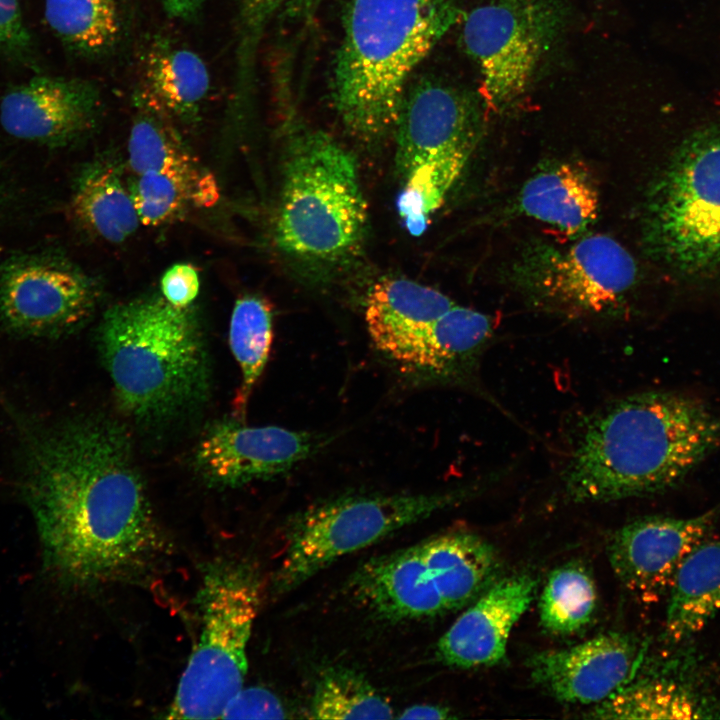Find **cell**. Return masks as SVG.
Instances as JSON below:
<instances>
[{
  "label": "cell",
  "instance_id": "obj_21",
  "mask_svg": "<svg viewBox=\"0 0 720 720\" xmlns=\"http://www.w3.org/2000/svg\"><path fill=\"white\" fill-rule=\"evenodd\" d=\"M492 331L488 315L455 304L434 320L397 362L432 376L453 377L472 368Z\"/></svg>",
  "mask_w": 720,
  "mask_h": 720
},
{
  "label": "cell",
  "instance_id": "obj_4",
  "mask_svg": "<svg viewBox=\"0 0 720 720\" xmlns=\"http://www.w3.org/2000/svg\"><path fill=\"white\" fill-rule=\"evenodd\" d=\"M100 348L120 407L142 420L170 416L198 400L207 380L198 324L162 296L111 307Z\"/></svg>",
  "mask_w": 720,
  "mask_h": 720
},
{
  "label": "cell",
  "instance_id": "obj_34",
  "mask_svg": "<svg viewBox=\"0 0 720 720\" xmlns=\"http://www.w3.org/2000/svg\"><path fill=\"white\" fill-rule=\"evenodd\" d=\"M199 288L198 272L188 263H177L168 268L160 282L162 297L179 308L189 307L196 299Z\"/></svg>",
  "mask_w": 720,
  "mask_h": 720
},
{
  "label": "cell",
  "instance_id": "obj_17",
  "mask_svg": "<svg viewBox=\"0 0 720 720\" xmlns=\"http://www.w3.org/2000/svg\"><path fill=\"white\" fill-rule=\"evenodd\" d=\"M99 108L100 93L92 82L41 75L4 94L0 123L15 138L60 146L90 130Z\"/></svg>",
  "mask_w": 720,
  "mask_h": 720
},
{
  "label": "cell",
  "instance_id": "obj_6",
  "mask_svg": "<svg viewBox=\"0 0 720 720\" xmlns=\"http://www.w3.org/2000/svg\"><path fill=\"white\" fill-rule=\"evenodd\" d=\"M495 548L466 531L370 558L350 576L352 599L387 622L429 619L472 603L498 578Z\"/></svg>",
  "mask_w": 720,
  "mask_h": 720
},
{
  "label": "cell",
  "instance_id": "obj_9",
  "mask_svg": "<svg viewBox=\"0 0 720 720\" xmlns=\"http://www.w3.org/2000/svg\"><path fill=\"white\" fill-rule=\"evenodd\" d=\"M642 235L649 256L681 275L720 266V123L686 138L656 178Z\"/></svg>",
  "mask_w": 720,
  "mask_h": 720
},
{
  "label": "cell",
  "instance_id": "obj_20",
  "mask_svg": "<svg viewBox=\"0 0 720 720\" xmlns=\"http://www.w3.org/2000/svg\"><path fill=\"white\" fill-rule=\"evenodd\" d=\"M519 208L570 237L581 235L599 212V194L589 172L573 162L540 170L523 185Z\"/></svg>",
  "mask_w": 720,
  "mask_h": 720
},
{
  "label": "cell",
  "instance_id": "obj_30",
  "mask_svg": "<svg viewBox=\"0 0 720 720\" xmlns=\"http://www.w3.org/2000/svg\"><path fill=\"white\" fill-rule=\"evenodd\" d=\"M313 719H391L390 703L359 672L333 667L321 674L309 706Z\"/></svg>",
  "mask_w": 720,
  "mask_h": 720
},
{
  "label": "cell",
  "instance_id": "obj_32",
  "mask_svg": "<svg viewBox=\"0 0 720 720\" xmlns=\"http://www.w3.org/2000/svg\"><path fill=\"white\" fill-rule=\"evenodd\" d=\"M286 717L284 705L274 693L260 687H243L228 702L220 719H283Z\"/></svg>",
  "mask_w": 720,
  "mask_h": 720
},
{
  "label": "cell",
  "instance_id": "obj_10",
  "mask_svg": "<svg viewBox=\"0 0 720 720\" xmlns=\"http://www.w3.org/2000/svg\"><path fill=\"white\" fill-rule=\"evenodd\" d=\"M476 487L417 494H351L313 504L288 523L273 586L290 592L338 559L455 506Z\"/></svg>",
  "mask_w": 720,
  "mask_h": 720
},
{
  "label": "cell",
  "instance_id": "obj_22",
  "mask_svg": "<svg viewBox=\"0 0 720 720\" xmlns=\"http://www.w3.org/2000/svg\"><path fill=\"white\" fill-rule=\"evenodd\" d=\"M138 88L150 95L172 117H192L210 90V73L193 50L168 38L154 39L140 61Z\"/></svg>",
  "mask_w": 720,
  "mask_h": 720
},
{
  "label": "cell",
  "instance_id": "obj_25",
  "mask_svg": "<svg viewBox=\"0 0 720 720\" xmlns=\"http://www.w3.org/2000/svg\"><path fill=\"white\" fill-rule=\"evenodd\" d=\"M136 114L128 139V164L135 176L162 172L187 178L201 173L173 128L172 116L150 95L138 88Z\"/></svg>",
  "mask_w": 720,
  "mask_h": 720
},
{
  "label": "cell",
  "instance_id": "obj_14",
  "mask_svg": "<svg viewBox=\"0 0 720 720\" xmlns=\"http://www.w3.org/2000/svg\"><path fill=\"white\" fill-rule=\"evenodd\" d=\"M331 440L326 434L223 421L202 437L195 464L208 484L234 488L287 473Z\"/></svg>",
  "mask_w": 720,
  "mask_h": 720
},
{
  "label": "cell",
  "instance_id": "obj_19",
  "mask_svg": "<svg viewBox=\"0 0 720 720\" xmlns=\"http://www.w3.org/2000/svg\"><path fill=\"white\" fill-rule=\"evenodd\" d=\"M455 303L442 292L403 278L384 279L370 290L365 322L376 348L398 361L409 345Z\"/></svg>",
  "mask_w": 720,
  "mask_h": 720
},
{
  "label": "cell",
  "instance_id": "obj_15",
  "mask_svg": "<svg viewBox=\"0 0 720 720\" xmlns=\"http://www.w3.org/2000/svg\"><path fill=\"white\" fill-rule=\"evenodd\" d=\"M718 509L688 518L653 515L631 521L610 537L607 553L620 583L645 599L668 593L687 555L713 530Z\"/></svg>",
  "mask_w": 720,
  "mask_h": 720
},
{
  "label": "cell",
  "instance_id": "obj_29",
  "mask_svg": "<svg viewBox=\"0 0 720 720\" xmlns=\"http://www.w3.org/2000/svg\"><path fill=\"white\" fill-rule=\"evenodd\" d=\"M597 607V590L590 571L580 562L554 569L547 578L539 600L543 629L568 635L587 626Z\"/></svg>",
  "mask_w": 720,
  "mask_h": 720
},
{
  "label": "cell",
  "instance_id": "obj_31",
  "mask_svg": "<svg viewBox=\"0 0 720 720\" xmlns=\"http://www.w3.org/2000/svg\"><path fill=\"white\" fill-rule=\"evenodd\" d=\"M141 224L157 226L174 218L191 201L212 205L218 196L213 176L187 178L170 173L147 172L136 176L130 188Z\"/></svg>",
  "mask_w": 720,
  "mask_h": 720
},
{
  "label": "cell",
  "instance_id": "obj_18",
  "mask_svg": "<svg viewBox=\"0 0 720 720\" xmlns=\"http://www.w3.org/2000/svg\"><path fill=\"white\" fill-rule=\"evenodd\" d=\"M537 581L520 573L497 579L455 620L436 645L438 660L471 669L499 663L512 628L531 605Z\"/></svg>",
  "mask_w": 720,
  "mask_h": 720
},
{
  "label": "cell",
  "instance_id": "obj_8",
  "mask_svg": "<svg viewBox=\"0 0 720 720\" xmlns=\"http://www.w3.org/2000/svg\"><path fill=\"white\" fill-rule=\"evenodd\" d=\"M195 602L200 637L167 710V719H220L243 688L247 647L260 605L255 571L235 560L205 565Z\"/></svg>",
  "mask_w": 720,
  "mask_h": 720
},
{
  "label": "cell",
  "instance_id": "obj_35",
  "mask_svg": "<svg viewBox=\"0 0 720 720\" xmlns=\"http://www.w3.org/2000/svg\"><path fill=\"white\" fill-rule=\"evenodd\" d=\"M31 46L19 0H0V50L22 53Z\"/></svg>",
  "mask_w": 720,
  "mask_h": 720
},
{
  "label": "cell",
  "instance_id": "obj_3",
  "mask_svg": "<svg viewBox=\"0 0 720 720\" xmlns=\"http://www.w3.org/2000/svg\"><path fill=\"white\" fill-rule=\"evenodd\" d=\"M457 0H350L332 78L346 130L364 142L394 132L407 80L463 17Z\"/></svg>",
  "mask_w": 720,
  "mask_h": 720
},
{
  "label": "cell",
  "instance_id": "obj_36",
  "mask_svg": "<svg viewBox=\"0 0 720 720\" xmlns=\"http://www.w3.org/2000/svg\"><path fill=\"white\" fill-rule=\"evenodd\" d=\"M206 0H162L168 16L188 21L198 16Z\"/></svg>",
  "mask_w": 720,
  "mask_h": 720
},
{
  "label": "cell",
  "instance_id": "obj_33",
  "mask_svg": "<svg viewBox=\"0 0 720 720\" xmlns=\"http://www.w3.org/2000/svg\"><path fill=\"white\" fill-rule=\"evenodd\" d=\"M322 0H244V17L248 27L262 28L276 17L302 18Z\"/></svg>",
  "mask_w": 720,
  "mask_h": 720
},
{
  "label": "cell",
  "instance_id": "obj_23",
  "mask_svg": "<svg viewBox=\"0 0 720 720\" xmlns=\"http://www.w3.org/2000/svg\"><path fill=\"white\" fill-rule=\"evenodd\" d=\"M665 635L681 642L720 611V540L697 545L678 568L668 592Z\"/></svg>",
  "mask_w": 720,
  "mask_h": 720
},
{
  "label": "cell",
  "instance_id": "obj_37",
  "mask_svg": "<svg viewBox=\"0 0 720 720\" xmlns=\"http://www.w3.org/2000/svg\"><path fill=\"white\" fill-rule=\"evenodd\" d=\"M399 719H447L453 718L447 708L432 704H418L406 708L401 714L395 716Z\"/></svg>",
  "mask_w": 720,
  "mask_h": 720
},
{
  "label": "cell",
  "instance_id": "obj_12",
  "mask_svg": "<svg viewBox=\"0 0 720 720\" xmlns=\"http://www.w3.org/2000/svg\"><path fill=\"white\" fill-rule=\"evenodd\" d=\"M562 24L561 9L548 0H496L463 16L461 38L486 110L504 111L523 96Z\"/></svg>",
  "mask_w": 720,
  "mask_h": 720
},
{
  "label": "cell",
  "instance_id": "obj_11",
  "mask_svg": "<svg viewBox=\"0 0 720 720\" xmlns=\"http://www.w3.org/2000/svg\"><path fill=\"white\" fill-rule=\"evenodd\" d=\"M633 256L604 234L567 247L535 241L516 258L511 279L532 302L567 316L615 311L637 281Z\"/></svg>",
  "mask_w": 720,
  "mask_h": 720
},
{
  "label": "cell",
  "instance_id": "obj_5",
  "mask_svg": "<svg viewBox=\"0 0 720 720\" xmlns=\"http://www.w3.org/2000/svg\"><path fill=\"white\" fill-rule=\"evenodd\" d=\"M367 220L354 156L323 131H297L284 167L275 223L278 248L310 272L329 273L359 254Z\"/></svg>",
  "mask_w": 720,
  "mask_h": 720
},
{
  "label": "cell",
  "instance_id": "obj_28",
  "mask_svg": "<svg viewBox=\"0 0 720 720\" xmlns=\"http://www.w3.org/2000/svg\"><path fill=\"white\" fill-rule=\"evenodd\" d=\"M272 340L273 312L270 303L255 295L239 298L229 326L230 348L242 376L240 389L233 401L234 413L239 421L245 415L252 389L265 368Z\"/></svg>",
  "mask_w": 720,
  "mask_h": 720
},
{
  "label": "cell",
  "instance_id": "obj_38",
  "mask_svg": "<svg viewBox=\"0 0 720 720\" xmlns=\"http://www.w3.org/2000/svg\"><path fill=\"white\" fill-rule=\"evenodd\" d=\"M4 205H5V191H4V186H3L1 178H0V216L3 212Z\"/></svg>",
  "mask_w": 720,
  "mask_h": 720
},
{
  "label": "cell",
  "instance_id": "obj_27",
  "mask_svg": "<svg viewBox=\"0 0 720 720\" xmlns=\"http://www.w3.org/2000/svg\"><path fill=\"white\" fill-rule=\"evenodd\" d=\"M44 15L56 36L84 55L104 54L120 38V0H45Z\"/></svg>",
  "mask_w": 720,
  "mask_h": 720
},
{
  "label": "cell",
  "instance_id": "obj_26",
  "mask_svg": "<svg viewBox=\"0 0 720 720\" xmlns=\"http://www.w3.org/2000/svg\"><path fill=\"white\" fill-rule=\"evenodd\" d=\"M714 707L687 684L665 678L630 682L598 703V719H701L715 717Z\"/></svg>",
  "mask_w": 720,
  "mask_h": 720
},
{
  "label": "cell",
  "instance_id": "obj_1",
  "mask_svg": "<svg viewBox=\"0 0 720 720\" xmlns=\"http://www.w3.org/2000/svg\"><path fill=\"white\" fill-rule=\"evenodd\" d=\"M21 491L44 571L68 588L141 576L168 552L124 433L75 419L28 431Z\"/></svg>",
  "mask_w": 720,
  "mask_h": 720
},
{
  "label": "cell",
  "instance_id": "obj_2",
  "mask_svg": "<svg viewBox=\"0 0 720 720\" xmlns=\"http://www.w3.org/2000/svg\"><path fill=\"white\" fill-rule=\"evenodd\" d=\"M720 446V413L681 392L647 391L584 419L562 473L577 503L666 492Z\"/></svg>",
  "mask_w": 720,
  "mask_h": 720
},
{
  "label": "cell",
  "instance_id": "obj_16",
  "mask_svg": "<svg viewBox=\"0 0 720 720\" xmlns=\"http://www.w3.org/2000/svg\"><path fill=\"white\" fill-rule=\"evenodd\" d=\"M644 655L630 634L608 632L578 645L528 659L531 679L558 701L598 704L629 684Z\"/></svg>",
  "mask_w": 720,
  "mask_h": 720
},
{
  "label": "cell",
  "instance_id": "obj_7",
  "mask_svg": "<svg viewBox=\"0 0 720 720\" xmlns=\"http://www.w3.org/2000/svg\"><path fill=\"white\" fill-rule=\"evenodd\" d=\"M480 104L440 80L407 88L394 128L401 179L397 201L407 230L420 235L461 175L480 135Z\"/></svg>",
  "mask_w": 720,
  "mask_h": 720
},
{
  "label": "cell",
  "instance_id": "obj_13",
  "mask_svg": "<svg viewBox=\"0 0 720 720\" xmlns=\"http://www.w3.org/2000/svg\"><path fill=\"white\" fill-rule=\"evenodd\" d=\"M97 299L93 280L66 259L23 253L0 263V323L23 337L58 336L80 325Z\"/></svg>",
  "mask_w": 720,
  "mask_h": 720
},
{
  "label": "cell",
  "instance_id": "obj_24",
  "mask_svg": "<svg viewBox=\"0 0 720 720\" xmlns=\"http://www.w3.org/2000/svg\"><path fill=\"white\" fill-rule=\"evenodd\" d=\"M70 208L82 227L110 243L125 241L141 224L131 192L118 169L101 161L80 172Z\"/></svg>",
  "mask_w": 720,
  "mask_h": 720
}]
</instances>
